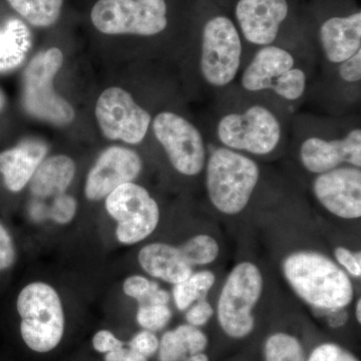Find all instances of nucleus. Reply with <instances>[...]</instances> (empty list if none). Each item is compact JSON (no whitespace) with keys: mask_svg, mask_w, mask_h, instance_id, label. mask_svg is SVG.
<instances>
[{"mask_svg":"<svg viewBox=\"0 0 361 361\" xmlns=\"http://www.w3.org/2000/svg\"><path fill=\"white\" fill-rule=\"evenodd\" d=\"M307 361H358L346 349L336 343H323L312 351Z\"/></svg>","mask_w":361,"mask_h":361,"instance_id":"nucleus-30","label":"nucleus"},{"mask_svg":"<svg viewBox=\"0 0 361 361\" xmlns=\"http://www.w3.org/2000/svg\"><path fill=\"white\" fill-rule=\"evenodd\" d=\"M159 344H160V341H159L158 337L154 334V332L149 331V330H142L135 334L134 338L130 342V349L148 358L158 351Z\"/></svg>","mask_w":361,"mask_h":361,"instance_id":"nucleus-33","label":"nucleus"},{"mask_svg":"<svg viewBox=\"0 0 361 361\" xmlns=\"http://www.w3.org/2000/svg\"><path fill=\"white\" fill-rule=\"evenodd\" d=\"M208 339L200 329L190 324L180 325L166 332L159 344L160 361H184L188 356L203 353Z\"/></svg>","mask_w":361,"mask_h":361,"instance_id":"nucleus-21","label":"nucleus"},{"mask_svg":"<svg viewBox=\"0 0 361 361\" xmlns=\"http://www.w3.org/2000/svg\"><path fill=\"white\" fill-rule=\"evenodd\" d=\"M165 0H99L90 18L104 35L154 37L168 26Z\"/></svg>","mask_w":361,"mask_h":361,"instance_id":"nucleus-9","label":"nucleus"},{"mask_svg":"<svg viewBox=\"0 0 361 361\" xmlns=\"http://www.w3.org/2000/svg\"><path fill=\"white\" fill-rule=\"evenodd\" d=\"M297 295L318 310L341 311L353 299V285L341 266L315 251H297L282 265Z\"/></svg>","mask_w":361,"mask_h":361,"instance_id":"nucleus-1","label":"nucleus"},{"mask_svg":"<svg viewBox=\"0 0 361 361\" xmlns=\"http://www.w3.org/2000/svg\"><path fill=\"white\" fill-rule=\"evenodd\" d=\"M244 47L238 28L231 18L215 16L202 30L199 71L202 80L213 89H224L236 80Z\"/></svg>","mask_w":361,"mask_h":361,"instance_id":"nucleus-7","label":"nucleus"},{"mask_svg":"<svg viewBox=\"0 0 361 361\" xmlns=\"http://www.w3.org/2000/svg\"><path fill=\"white\" fill-rule=\"evenodd\" d=\"M308 73L295 54L271 44L259 47L242 71L240 84L250 94L270 92L288 103L302 99L308 87Z\"/></svg>","mask_w":361,"mask_h":361,"instance_id":"nucleus-4","label":"nucleus"},{"mask_svg":"<svg viewBox=\"0 0 361 361\" xmlns=\"http://www.w3.org/2000/svg\"><path fill=\"white\" fill-rule=\"evenodd\" d=\"M23 27L14 18L0 23V75L11 73L23 61Z\"/></svg>","mask_w":361,"mask_h":361,"instance_id":"nucleus-22","label":"nucleus"},{"mask_svg":"<svg viewBox=\"0 0 361 361\" xmlns=\"http://www.w3.org/2000/svg\"><path fill=\"white\" fill-rule=\"evenodd\" d=\"M7 109H8V97L4 89L0 87V118L6 115Z\"/></svg>","mask_w":361,"mask_h":361,"instance_id":"nucleus-39","label":"nucleus"},{"mask_svg":"<svg viewBox=\"0 0 361 361\" xmlns=\"http://www.w3.org/2000/svg\"><path fill=\"white\" fill-rule=\"evenodd\" d=\"M123 361H148V357L130 349V350H127Z\"/></svg>","mask_w":361,"mask_h":361,"instance_id":"nucleus-38","label":"nucleus"},{"mask_svg":"<svg viewBox=\"0 0 361 361\" xmlns=\"http://www.w3.org/2000/svg\"><path fill=\"white\" fill-rule=\"evenodd\" d=\"M77 213V201L65 193L59 195L54 199L49 211V216L54 222L66 225L70 223Z\"/></svg>","mask_w":361,"mask_h":361,"instance_id":"nucleus-28","label":"nucleus"},{"mask_svg":"<svg viewBox=\"0 0 361 361\" xmlns=\"http://www.w3.org/2000/svg\"><path fill=\"white\" fill-rule=\"evenodd\" d=\"M214 314V310L211 304L205 299L197 301L196 304L189 307L186 314V319L190 325L193 326H202L205 325L211 319Z\"/></svg>","mask_w":361,"mask_h":361,"instance_id":"nucleus-35","label":"nucleus"},{"mask_svg":"<svg viewBox=\"0 0 361 361\" xmlns=\"http://www.w3.org/2000/svg\"><path fill=\"white\" fill-rule=\"evenodd\" d=\"M127 353V349L123 348L114 349L110 353H106L104 361H123Z\"/></svg>","mask_w":361,"mask_h":361,"instance_id":"nucleus-37","label":"nucleus"},{"mask_svg":"<svg viewBox=\"0 0 361 361\" xmlns=\"http://www.w3.org/2000/svg\"><path fill=\"white\" fill-rule=\"evenodd\" d=\"M106 212L118 222L116 238L125 245L139 243L155 231L160 221L158 203L148 190L126 183L106 197Z\"/></svg>","mask_w":361,"mask_h":361,"instance_id":"nucleus-11","label":"nucleus"},{"mask_svg":"<svg viewBox=\"0 0 361 361\" xmlns=\"http://www.w3.org/2000/svg\"><path fill=\"white\" fill-rule=\"evenodd\" d=\"M288 13L287 0H238L235 6L240 35L258 47L274 44Z\"/></svg>","mask_w":361,"mask_h":361,"instance_id":"nucleus-16","label":"nucleus"},{"mask_svg":"<svg viewBox=\"0 0 361 361\" xmlns=\"http://www.w3.org/2000/svg\"><path fill=\"white\" fill-rule=\"evenodd\" d=\"M96 116L106 139L130 145L144 141L153 120L130 92L118 87L102 92L96 104Z\"/></svg>","mask_w":361,"mask_h":361,"instance_id":"nucleus-12","label":"nucleus"},{"mask_svg":"<svg viewBox=\"0 0 361 361\" xmlns=\"http://www.w3.org/2000/svg\"><path fill=\"white\" fill-rule=\"evenodd\" d=\"M184 361H209L208 356L203 353H197V355H189Z\"/></svg>","mask_w":361,"mask_h":361,"instance_id":"nucleus-40","label":"nucleus"},{"mask_svg":"<svg viewBox=\"0 0 361 361\" xmlns=\"http://www.w3.org/2000/svg\"><path fill=\"white\" fill-rule=\"evenodd\" d=\"M180 254L190 266L213 263L219 255L220 247L213 237L200 234L192 237L180 247Z\"/></svg>","mask_w":361,"mask_h":361,"instance_id":"nucleus-25","label":"nucleus"},{"mask_svg":"<svg viewBox=\"0 0 361 361\" xmlns=\"http://www.w3.org/2000/svg\"><path fill=\"white\" fill-rule=\"evenodd\" d=\"M215 280L212 271L203 270L192 273L185 281L174 285L173 298L178 310H186L196 301L205 299Z\"/></svg>","mask_w":361,"mask_h":361,"instance_id":"nucleus-24","label":"nucleus"},{"mask_svg":"<svg viewBox=\"0 0 361 361\" xmlns=\"http://www.w3.org/2000/svg\"><path fill=\"white\" fill-rule=\"evenodd\" d=\"M299 160L311 174L341 166L361 167V129L353 127L338 135L311 134L299 145Z\"/></svg>","mask_w":361,"mask_h":361,"instance_id":"nucleus-13","label":"nucleus"},{"mask_svg":"<svg viewBox=\"0 0 361 361\" xmlns=\"http://www.w3.org/2000/svg\"><path fill=\"white\" fill-rule=\"evenodd\" d=\"M16 259V247L13 238L4 225L0 223V271L8 269Z\"/></svg>","mask_w":361,"mask_h":361,"instance_id":"nucleus-34","label":"nucleus"},{"mask_svg":"<svg viewBox=\"0 0 361 361\" xmlns=\"http://www.w3.org/2000/svg\"><path fill=\"white\" fill-rule=\"evenodd\" d=\"M263 277L251 262L235 266L226 280L218 300V322L223 331L232 338H244L253 331L252 314L262 294Z\"/></svg>","mask_w":361,"mask_h":361,"instance_id":"nucleus-8","label":"nucleus"},{"mask_svg":"<svg viewBox=\"0 0 361 361\" xmlns=\"http://www.w3.org/2000/svg\"><path fill=\"white\" fill-rule=\"evenodd\" d=\"M142 169L141 157L134 149L118 146L104 149L87 175L85 196L90 201L102 200L121 185L134 182Z\"/></svg>","mask_w":361,"mask_h":361,"instance_id":"nucleus-15","label":"nucleus"},{"mask_svg":"<svg viewBox=\"0 0 361 361\" xmlns=\"http://www.w3.org/2000/svg\"><path fill=\"white\" fill-rule=\"evenodd\" d=\"M157 288H159L158 283L141 275L127 278L123 285V293L135 299L139 303L142 302Z\"/></svg>","mask_w":361,"mask_h":361,"instance_id":"nucleus-29","label":"nucleus"},{"mask_svg":"<svg viewBox=\"0 0 361 361\" xmlns=\"http://www.w3.org/2000/svg\"><path fill=\"white\" fill-rule=\"evenodd\" d=\"M21 318L20 334L28 348L37 353L54 350L65 334V312L58 292L44 282H33L16 301Z\"/></svg>","mask_w":361,"mask_h":361,"instance_id":"nucleus-5","label":"nucleus"},{"mask_svg":"<svg viewBox=\"0 0 361 361\" xmlns=\"http://www.w3.org/2000/svg\"><path fill=\"white\" fill-rule=\"evenodd\" d=\"M323 58L338 66L361 49L360 11L343 16H332L323 21L318 32Z\"/></svg>","mask_w":361,"mask_h":361,"instance_id":"nucleus-17","label":"nucleus"},{"mask_svg":"<svg viewBox=\"0 0 361 361\" xmlns=\"http://www.w3.org/2000/svg\"><path fill=\"white\" fill-rule=\"evenodd\" d=\"M337 264L343 268L349 275L355 278L361 276L360 251L351 252L345 247H337L334 251Z\"/></svg>","mask_w":361,"mask_h":361,"instance_id":"nucleus-32","label":"nucleus"},{"mask_svg":"<svg viewBox=\"0 0 361 361\" xmlns=\"http://www.w3.org/2000/svg\"><path fill=\"white\" fill-rule=\"evenodd\" d=\"M21 18L37 27L54 25L61 16L63 0H6Z\"/></svg>","mask_w":361,"mask_h":361,"instance_id":"nucleus-23","label":"nucleus"},{"mask_svg":"<svg viewBox=\"0 0 361 361\" xmlns=\"http://www.w3.org/2000/svg\"><path fill=\"white\" fill-rule=\"evenodd\" d=\"M316 200L332 215L346 220L361 217V170L341 166L316 175L312 184Z\"/></svg>","mask_w":361,"mask_h":361,"instance_id":"nucleus-14","label":"nucleus"},{"mask_svg":"<svg viewBox=\"0 0 361 361\" xmlns=\"http://www.w3.org/2000/svg\"><path fill=\"white\" fill-rule=\"evenodd\" d=\"M172 318V311L168 304H144L140 305L137 322L140 326L149 331H159L167 326Z\"/></svg>","mask_w":361,"mask_h":361,"instance_id":"nucleus-27","label":"nucleus"},{"mask_svg":"<svg viewBox=\"0 0 361 361\" xmlns=\"http://www.w3.org/2000/svg\"><path fill=\"white\" fill-rule=\"evenodd\" d=\"M151 125L157 141L178 173L195 177L205 170L207 145L194 123L174 111H164L152 120Z\"/></svg>","mask_w":361,"mask_h":361,"instance_id":"nucleus-10","label":"nucleus"},{"mask_svg":"<svg viewBox=\"0 0 361 361\" xmlns=\"http://www.w3.org/2000/svg\"><path fill=\"white\" fill-rule=\"evenodd\" d=\"M355 316L358 322H361V299H358L355 305Z\"/></svg>","mask_w":361,"mask_h":361,"instance_id":"nucleus-41","label":"nucleus"},{"mask_svg":"<svg viewBox=\"0 0 361 361\" xmlns=\"http://www.w3.org/2000/svg\"><path fill=\"white\" fill-rule=\"evenodd\" d=\"M75 163L66 155H56L40 163L30 182L35 198L47 199L63 194L75 178Z\"/></svg>","mask_w":361,"mask_h":361,"instance_id":"nucleus-20","label":"nucleus"},{"mask_svg":"<svg viewBox=\"0 0 361 361\" xmlns=\"http://www.w3.org/2000/svg\"><path fill=\"white\" fill-rule=\"evenodd\" d=\"M264 355L265 361H305L303 348L298 339L283 332L268 337Z\"/></svg>","mask_w":361,"mask_h":361,"instance_id":"nucleus-26","label":"nucleus"},{"mask_svg":"<svg viewBox=\"0 0 361 361\" xmlns=\"http://www.w3.org/2000/svg\"><path fill=\"white\" fill-rule=\"evenodd\" d=\"M47 154V146L37 140H23L0 151V178L11 193H20Z\"/></svg>","mask_w":361,"mask_h":361,"instance_id":"nucleus-18","label":"nucleus"},{"mask_svg":"<svg viewBox=\"0 0 361 361\" xmlns=\"http://www.w3.org/2000/svg\"><path fill=\"white\" fill-rule=\"evenodd\" d=\"M63 63L61 49L52 47L40 52L26 66L21 89V103L26 113L58 127L70 125L75 118L73 106L54 87Z\"/></svg>","mask_w":361,"mask_h":361,"instance_id":"nucleus-6","label":"nucleus"},{"mask_svg":"<svg viewBox=\"0 0 361 361\" xmlns=\"http://www.w3.org/2000/svg\"><path fill=\"white\" fill-rule=\"evenodd\" d=\"M337 66V75L344 84L360 85L361 82V49Z\"/></svg>","mask_w":361,"mask_h":361,"instance_id":"nucleus-31","label":"nucleus"},{"mask_svg":"<svg viewBox=\"0 0 361 361\" xmlns=\"http://www.w3.org/2000/svg\"><path fill=\"white\" fill-rule=\"evenodd\" d=\"M260 178L258 164L239 152L220 146L207 158V194L211 204L225 215H237L248 206Z\"/></svg>","mask_w":361,"mask_h":361,"instance_id":"nucleus-3","label":"nucleus"},{"mask_svg":"<svg viewBox=\"0 0 361 361\" xmlns=\"http://www.w3.org/2000/svg\"><path fill=\"white\" fill-rule=\"evenodd\" d=\"M215 135L220 146L249 157H265L281 146L285 128L276 111L260 102L221 115Z\"/></svg>","mask_w":361,"mask_h":361,"instance_id":"nucleus-2","label":"nucleus"},{"mask_svg":"<svg viewBox=\"0 0 361 361\" xmlns=\"http://www.w3.org/2000/svg\"><path fill=\"white\" fill-rule=\"evenodd\" d=\"M145 272L171 284L185 281L193 273L179 248L165 243H152L142 247L137 256Z\"/></svg>","mask_w":361,"mask_h":361,"instance_id":"nucleus-19","label":"nucleus"},{"mask_svg":"<svg viewBox=\"0 0 361 361\" xmlns=\"http://www.w3.org/2000/svg\"><path fill=\"white\" fill-rule=\"evenodd\" d=\"M92 346L97 353H108L114 349L123 348V343L109 330H99L92 338Z\"/></svg>","mask_w":361,"mask_h":361,"instance_id":"nucleus-36","label":"nucleus"}]
</instances>
